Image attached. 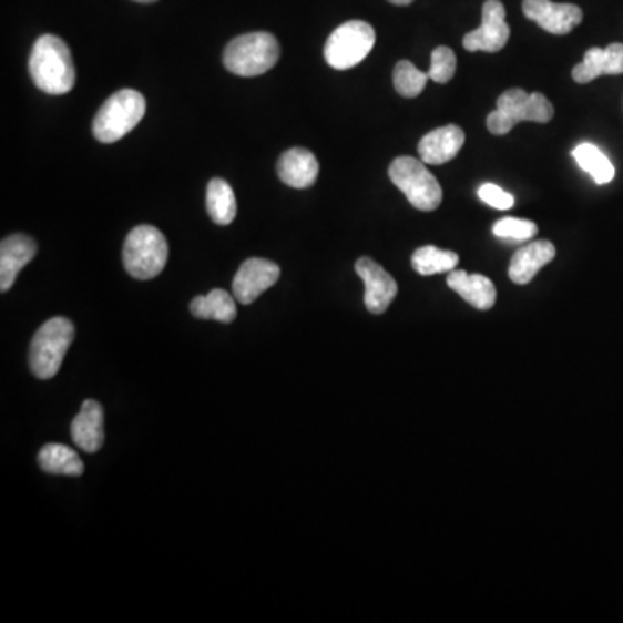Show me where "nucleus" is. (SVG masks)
<instances>
[{
  "mask_svg": "<svg viewBox=\"0 0 623 623\" xmlns=\"http://www.w3.org/2000/svg\"><path fill=\"white\" fill-rule=\"evenodd\" d=\"M72 440L89 455L98 452L104 443V412L101 404L85 400L72 422Z\"/></svg>",
  "mask_w": 623,
  "mask_h": 623,
  "instance_id": "nucleus-17",
  "label": "nucleus"
},
{
  "mask_svg": "<svg viewBox=\"0 0 623 623\" xmlns=\"http://www.w3.org/2000/svg\"><path fill=\"white\" fill-rule=\"evenodd\" d=\"M73 338L75 326L67 317H52L42 324L30 345V369L33 375L39 379L54 378Z\"/></svg>",
  "mask_w": 623,
  "mask_h": 623,
  "instance_id": "nucleus-6",
  "label": "nucleus"
},
{
  "mask_svg": "<svg viewBox=\"0 0 623 623\" xmlns=\"http://www.w3.org/2000/svg\"><path fill=\"white\" fill-rule=\"evenodd\" d=\"M622 73L623 44H612L606 49H589L584 61L573 68L572 76L576 83H589L601 75H622Z\"/></svg>",
  "mask_w": 623,
  "mask_h": 623,
  "instance_id": "nucleus-18",
  "label": "nucleus"
},
{
  "mask_svg": "<svg viewBox=\"0 0 623 623\" xmlns=\"http://www.w3.org/2000/svg\"><path fill=\"white\" fill-rule=\"evenodd\" d=\"M554 257L556 248L551 241H533L514 253L513 261L509 264V279L513 280L514 285H529L539 270L551 264Z\"/></svg>",
  "mask_w": 623,
  "mask_h": 623,
  "instance_id": "nucleus-16",
  "label": "nucleus"
},
{
  "mask_svg": "<svg viewBox=\"0 0 623 623\" xmlns=\"http://www.w3.org/2000/svg\"><path fill=\"white\" fill-rule=\"evenodd\" d=\"M478 196H480L481 202L487 203L492 208L509 210L513 208L514 205L513 194L505 193L496 184H483L478 190Z\"/></svg>",
  "mask_w": 623,
  "mask_h": 623,
  "instance_id": "nucleus-28",
  "label": "nucleus"
},
{
  "mask_svg": "<svg viewBox=\"0 0 623 623\" xmlns=\"http://www.w3.org/2000/svg\"><path fill=\"white\" fill-rule=\"evenodd\" d=\"M191 314L197 319H212L229 324L236 319L237 308L234 296L224 289H214L206 296H196L191 302Z\"/></svg>",
  "mask_w": 623,
  "mask_h": 623,
  "instance_id": "nucleus-20",
  "label": "nucleus"
},
{
  "mask_svg": "<svg viewBox=\"0 0 623 623\" xmlns=\"http://www.w3.org/2000/svg\"><path fill=\"white\" fill-rule=\"evenodd\" d=\"M523 12L552 35H566L584 20L579 6L556 4L551 0H523Z\"/></svg>",
  "mask_w": 623,
  "mask_h": 623,
  "instance_id": "nucleus-11",
  "label": "nucleus"
},
{
  "mask_svg": "<svg viewBox=\"0 0 623 623\" xmlns=\"http://www.w3.org/2000/svg\"><path fill=\"white\" fill-rule=\"evenodd\" d=\"M458 253L440 249L437 246H422L412 255V267L421 276L452 273L458 267Z\"/></svg>",
  "mask_w": 623,
  "mask_h": 623,
  "instance_id": "nucleus-24",
  "label": "nucleus"
},
{
  "mask_svg": "<svg viewBox=\"0 0 623 623\" xmlns=\"http://www.w3.org/2000/svg\"><path fill=\"white\" fill-rule=\"evenodd\" d=\"M572 154L580 168L588 172L600 186L612 182L613 177H615V166L607 160L606 154L600 147L594 146V144H580V146L573 150Z\"/></svg>",
  "mask_w": 623,
  "mask_h": 623,
  "instance_id": "nucleus-23",
  "label": "nucleus"
},
{
  "mask_svg": "<svg viewBox=\"0 0 623 623\" xmlns=\"http://www.w3.org/2000/svg\"><path fill=\"white\" fill-rule=\"evenodd\" d=\"M388 175L419 212H433L442 203V187L422 160L400 156L391 162Z\"/></svg>",
  "mask_w": 623,
  "mask_h": 623,
  "instance_id": "nucleus-7",
  "label": "nucleus"
},
{
  "mask_svg": "<svg viewBox=\"0 0 623 623\" xmlns=\"http://www.w3.org/2000/svg\"><path fill=\"white\" fill-rule=\"evenodd\" d=\"M511 30L505 23V9L501 0H487L483 4L481 27L462 39V45L470 52H499L508 44Z\"/></svg>",
  "mask_w": 623,
  "mask_h": 623,
  "instance_id": "nucleus-9",
  "label": "nucleus"
},
{
  "mask_svg": "<svg viewBox=\"0 0 623 623\" xmlns=\"http://www.w3.org/2000/svg\"><path fill=\"white\" fill-rule=\"evenodd\" d=\"M39 464L45 473L64 474V477H80L83 473V462L75 450L61 443H49L42 447Z\"/></svg>",
  "mask_w": 623,
  "mask_h": 623,
  "instance_id": "nucleus-22",
  "label": "nucleus"
},
{
  "mask_svg": "<svg viewBox=\"0 0 623 623\" xmlns=\"http://www.w3.org/2000/svg\"><path fill=\"white\" fill-rule=\"evenodd\" d=\"M388 2H390V4H395V6H409V4H412V2H415V0H388Z\"/></svg>",
  "mask_w": 623,
  "mask_h": 623,
  "instance_id": "nucleus-29",
  "label": "nucleus"
},
{
  "mask_svg": "<svg viewBox=\"0 0 623 623\" xmlns=\"http://www.w3.org/2000/svg\"><path fill=\"white\" fill-rule=\"evenodd\" d=\"M356 273L359 274L366 286L364 304H366L367 310L376 316L385 314L399 293V286L395 283L394 277L369 257L357 261Z\"/></svg>",
  "mask_w": 623,
  "mask_h": 623,
  "instance_id": "nucleus-12",
  "label": "nucleus"
},
{
  "mask_svg": "<svg viewBox=\"0 0 623 623\" xmlns=\"http://www.w3.org/2000/svg\"><path fill=\"white\" fill-rule=\"evenodd\" d=\"M277 175L286 186L307 190L314 186L319 175V162L316 154L305 147H292L277 162Z\"/></svg>",
  "mask_w": 623,
  "mask_h": 623,
  "instance_id": "nucleus-15",
  "label": "nucleus"
},
{
  "mask_svg": "<svg viewBox=\"0 0 623 623\" xmlns=\"http://www.w3.org/2000/svg\"><path fill=\"white\" fill-rule=\"evenodd\" d=\"M456 67H458V60H456L455 51L440 45V48L431 52V64L428 75H430L433 82L447 83L455 76Z\"/></svg>",
  "mask_w": 623,
  "mask_h": 623,
  "instance_id": "nucleus-27",
  "label": "nucleus"
},
{
  "mask_svg": "<svg viewBox=\"0 0 623 623\" xmlns=\"http://www.w3.org/2000/svg\"><path fill=\"white\" fill-rule=\"evenodd\" d=\"M492 233L499 239L521 243V241H529L535 237L537 233H539V227H537L535 222L525 221V218L505 217L496 222Z\"/></svg>",
  "mask_w": 623,
  "mask_h": 623,
  "instance_id": "nucleus-26",
  "label": "nucleus"
},
{
  "mask_svg": "<svg viewBox=\"0 0 623 623\" xmlns=\"http://www.w3.org/2000/svg\"><path fill=\"white\" fill-rule=\"evenodd\" d=\"M146 115V99L141 92L123 89L104 101L92 122V134L99 143H119L131 134Z\"/></svg>",
  "mask_w": 623,
  "mask_h": 623,
  "instance_id": "nucleus-2",
  "label": "nucleus"
},
{
  "mask_svg": "<svg viewBox=\"0 0 623 623\" xmlns=\"http://www.w3.org/2000/svg\"><path fill=\"white\" fill-rule=\"evenodd\" d=\"M135 2H141V4H153L156 0H135Z\"/></svg>",
  "mask_w": 623,
  "mask_h": 623,
  "instance_id": "nucleus-30",
  "label": "nucleus"
},
{
  "mask_svg": "<svg viewBox=\"0 0 623 623\" xmlns=\"http://www.w3.org/2000/svg\"><path fill=\"white\" fill-rule=\"evenodd\" d=\"M464 141L461 126H440L421 139L418 153L427 165H443L458 156L459 151L464 146Z\"/></svg>",
  "mask_w": 623,
  "mask_h": 623,
  "instance_id": "nucleus-14",
  "label": "nucleus"
},
{
  "mask_svg": "<svg viewBox=\"0 0 623 623\" xmlns=\"http://www.w3.org/2000/svg\"><path fill=\"white\" fill-rule=\"evenodd\" d=\"M376 44V32L366 21H347L336 28L324 45V58L335 70H350L366 60Z\"/></svg>",
  "mask_w": 623,
  "mask_h": 623,
  "instance_id": "nucleus-8",
  "label": "nucleus"
},
{
  "mask_svg": "<svg viewBox=\"0 0 623 623\" xmlns=\"http://www.w3.org/2000/svg\"><path fill=\"white\" fill-rule=\"evenodd\" d=\"M35 88L45 94L63 95L75 88L76 70L67 42L55 35L37 39L28 61Z\"/></svg>",
  "mask_w": 623,
  "mask_h": 623,
  "instance_id": "nucleus-1",
  "label": "nucleus"
},
{
  "mask_svg": "<svg viewBox=\"0 0 623 623\" xmlns=\"http://www.w3.org/2000/svg\"><path fill=\"white\" fill-rule=\"evenodd\" d=\"M279 55L276 37L267 32L246 33L225 48L224 67L237 76H258L273 70Z\"/></svg>",
  "mask_w": 623,
  "mask_h": 623,
  "instance_id": "nucleus-4",
  "label": "nucleus"
},
{
  "mask_svg": "<svg viewBox=\"0 0 623 623\" xmlns=\"http://www.w3.org/2000/svg\"><path fill=\"white\" fill-rule=\"evenodd\" d=\"M447 285L478 310H490L498 300V289L489 277L481 274L452 270L447 277Z\"/></svg>",
  "mask_w": 623,
  "mask_h": 623,
  "instance_id": "nucleus-19",
  "label": "nucleus"
},
{
  "mask_svg": "<svg viewBox=\"0 0 623 623\" xmlns=\"http://www.w3.org/2000/svg\"><path fill=\"white\" fill-rule=\"evenodd\" d=\"M206 210L217 225L233 224L237 215L236 196L224 178H212L206 187Z\"/></svg>",
  "mask_w": 623,
  "mask_h": 623,
  "instance_id": "nucleus-21",
  "label": "nucleus"
},
{
  "mask_svg": "<svg viewBox=\"0 0 623 623\" xmlns=\"http://www.w3.org/2000/svg\"><path fill=\"white\" fill-rule=\"evenodd\" d=\"M35 241L24 234H12L2 239L0 245V292L6 293L12 288L18 274L24 265L35 258Z\"/></svg>",
  "mask_w": 623,
  "mask_h": 623,
  "instance_id": "nucleus-13",
  "label": "nucleus"
},
{
  "mask_svg": "<svg viewBox=\"0 0 623 623\" xmlns=\"http://www.w3.org/2000/svg\"><path fill=\"white\" fill-rule=\"evenodd\" d=\"M168 261V243L153 225H137L123 245V265L134 279L150 280L160 276Z\"/></svg>",
  "mask_w": 623,
  "mask_h": 623,
  "instance_id": "nucleus-5",
  "label": "nucleus"
},
{
  "mask_svg": "<svg viewBox=\"0 0 623 623\" xmlns=\"http://www.w3.org/2000/svg\"><path fill=\"white\" fill-rule=\"evenodd\" d=\"M279 277V265L265 258H249L234 277V298L243 305L253 304L262 293L273 288Z\"/></svg>",
  "mask_w": 623,
  "mask_h": 623,
  "instance_id": "nucleus-10",
  "label": "nucleus"
},
{
  "mask_svg": "<svg viewBox=\"0 0 623 623\" xmlns=\"http://www.w3.org/2000/svg\"><path fill=\"white\" fill-rule=\"evenodd\" d=\"M430 75L421 72L410 61H400L394 70L395 91L399 92L402 98H418L425 88H427Z\"/></svg>",
  "mask_w": 623,
  "mask_h": 623,
  "instance_id": "nucleus-25",
  "label": "nucleus"
},
{
  "mask_svg": "<svg viewBox=\"0 0 623 623\" xmlns=\"http://www.w3.org/2000/svg\"><path fill=\"white\" fill-rule=\"evenodd\" d=\"M554 116V108L541 92H529L523 89H509L498 99V108L487 119L490 134L505 135L521 122L548 123Z\"/></svg>",
  "mask_w": 623,
  "mask_h": 623,
  "instance_id": "nucleus-3",
  "label": "nucleus"
}]
</instances>
